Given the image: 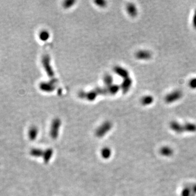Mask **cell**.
Here are the masks:
<instances>
[{"mask_svg": "<svg viewBox=\"0 0 196 196\" xmlns=\"http://www.w3.org/2000/svg\"><path fill=\"white\" fill-rule=\"evenodd\" d=\"M102 154H103V156L104 158H107L109 156V155L110 156V151L108 149H104V151H103Z\"/></svg>", "mask_w": 196, "mask_h": 196, "instance_id": "cell-19", "label": "cell"}, {"mask_svg": "<svg viewBox=\"0 0 196 196\" xmlns=\"http://www.w3.org/2000/svg\"><path fill=\"white\" fill-rule=\"evenodd\" d=\"M98 95V93L94 89L88 92L80 91L79 93L78 96L81 99H86L89 102H93L97 98Z\"/></svg>", "mask_w": 196, "mask_h": 196, "instance_id": "cell-3", "label": "cell"}, {"mask_svg": "<svg viewBox=\"0 0 196 196\" xmlns=\"http://www.w3.org/2000/svg\"><path fill=\"white\" fill-rule=\"evenodd\" d=\"M76 3L75 1L74 0H67V1H65L63 2V6L64 8L66 9H68L69 8L71 7H73L74 4Z\"/></svg>", "mask_w": 196, "mask_h": 196, "instance_id": "cell-15", "label": "cell"}, {"mask_svg": "<svg viewBox=\"0 0 196 196\" xmlns=\"http://www.w3.org/2000/svg\"><path fill=\"white\" fill-rule=\"evenodd\" d=\"M39 36V38L42 41L46 42L50 38V34L48 31L44 30L40 32Z\"/></svg>", "mask_w": 196, "mask_h": 196, "instance_id": "cell-14", "label": "cell"}, {"mask_svg": "<svg viewBox=\"0 0 196 196\" xmlns=\"http://www.w3.org/2000/svg\"><path fill=\"white\" fill-rule=\"evenodd\" d=\"M113 71L115 73L123 79L129 77V72L125 68L120 66H116L114 67Z\"/></svg>", "mask_w": 196, "mask_h": 196, "instance_id": "cell-6", "label": "cell"}, {"mask_svg": "<svg viewBox=\"0 0 196 196\" xmlns=\"http://www.w3.org/2000/svg\"><path fill=\"white\" fill-rule=\"evenodd\" d=\"M133 85V80L131 78L129 77L125 79H123L122 84L120 86V89L124 94L127 93Z\"/></svg>", "mask_w": 196, "mask_h": 196, "instance_id": "cell-5", "label": "cell"}, {"mask_svg": "<svg viewBox=\"0 0 196 196\" xmlns=\"http://www.w3.org/2000/svg\"><path fill=\"white\" fill-rule=\"evenodd\" d=\"M57 83L53 81L50 80L47 82H42L39 84V88L41 91L46 93H51L56 89Z\"/></svg>", "mask_w": 196, "mask_h": 196, "instance_id": "cell-4", "label": "cell"}, {"mask_svg": "<svg viewBox=\"0 0 196 196\" xmlns=\"http://www.w3.org/2000/svg\"><path fill=\"white\" fill-rule=\"evenodd\" d=\"M95 4L98 6L102 8H104L106 7L107 6V2L106 1H103V0H97L94 1Z\"/></svg>", "mask_w": 196, "mask_h": 196, "instance_id": "cell-16", "label": "cell"}, {"mask_svg": "<svg viewBox=\"0 0 196 196\" xmlns=\"http://www.w3.org/2000/svg\"><path fill=\"white\" fill-rule=\"evenodd\" d=\"M61 125V121L59 119H54L52 123V127H51V133L53 135H56L57 134V132Z\"/></svg>", "mask_w": 196, "mask_h": 196, "instance_id": "cell-11", "label": "cell"}, {"mask_svg": "<svg viewBox=\"0 0 196 196\" xmlns=\"http://www.w3.org/2000/svg\"><path fill=\"white\" fill-rule=\"evenodd\" d=\"M42 66L50 80L57 83V80L55 77V74L53 67L51 65V57L48 54H45L43 56L42 59Z\"/></svg>", "mask_w": 196, "mask_h": 196, "instance_id": "cell-1", "label": "cell"}, {"mask_svg": "<svg viewBox=\"0 0 196 196\" xmlns=\"http://www.w3.org/2000/svg\"><path fill=\"white\" fill-rule=\"evenodd\" d=\"M111 126L112 125H111V122H105L104 124H103L102 126L99 128L98 130V135H102V134L106 133V132L108 131L110 129V128H111Z\"/></svg>", "mask_w": 196, "mask_h": 196, "instance_id": "cell-10", "label": "cell"}, {"mask_svg": "<svg viewBox=\"0 0 196 196\" xmlns=\"http://www.w3.org/2000/svg\"><path fill=\"white\" fill-rule=\"evenodd\" d=\"M189 84L190 87L191 88V89H196V77L191 79L189 81Z\"/></svg>", "mask_w": 196, "mask_h": 196, "instance_id": "cell-17", "label": "cell"}, {"mask_svg": "<svg viewBox=\"0 0 196 196\" xmlns=\"http://www.w3.org/2000/svg\"><path fill=\"white\" fill-rule=\"evenodd\" d=\"M154 102V98L151 95H146L142 97L141 100V102L144 106H147L151 104Z\"/></svg>", "mask_w": 196, "mask_h": 196, "instance_id": "cell-12", "label": "cell"}, {"mask_svg": "<svg viewBox=\"0 0 196 196\" xmlns=\"http://www.w3.org/2000/svg\"><path fill=\"white\" fill-rule=\"evenodd\" d=\"M182 92L180 90H175L174 91L172 92L167 95L165 97V102L168 104L173 103L174 102H177L182 98Z\"/></svg>", "mask_w": 196, "mask_h": 196, "instance_id": "cell-2", "label": "cell"}, {"mask_svg": "<svg viewBox=\"0 0 196 196\" xmlns=\"http://www.w3.org/2000/svg\"><path fill=\"white\" fill-rule=\"evenodd\" d=\"M126 11L128 14L132 18L136 17L138 14V11L136 6L133 3H129L127 4Z\"/></svg>", "mask_w": 196, "mask_h": 196, "instance_id": "cell-8", "label": "cell"}, {"mask_svg": "<svg viewBox=\"0 0 196 196\" xmlns=\"http://www.w3.org/2000/svg\"><path fill=\"white\" fill-rule=\"evenodd\" d=\"M103 81L104 84L106 85V87H108L113 84V79L111 75L107 74L104 75L103 78Z\"/></svg>", "mask_w": 196, "mask_h": 196, "instance_id": "cell-13", "label": "cell"}, {"mask_svg": "<svg viewBox=\"0 0 196 196\" xmlns=\"http://www.w3.org/2000/svg\"><path fill=\"white\" fill-rule=\"evenodd\" d=\"M108 94L115 95L120 89V86L116 84H113L108 87H106Z\"/></svg>", "mask_w": 196, "mask_h": 196, "instance_id": "cell-9", "label": "cell"}, {"mask_svg": "<svg viewBox=\"0 0 196 196\" xmlns=\"http://www.w3.org/2000/svg\"><path fill=\"white\" fill-rule=\"evenodd\" d=\"M151 53L148 50H140L138 51L136 54L135 57L137 59L140 60H148L151 58Z\"/></svg>", "mask_w": 196, "mask_h": 196, "instance_id": "cell-7", "label": "cell"}, {"mask_svg": "<svg viewBox=\"0 0 196 196\" xmlns=\"http://www.w3.org/2000/svg\"><path fill=\"white\" fill-rule=\"evenodd\" d=\"M192 24L194 28L196 30V11H195V13L193 17Z\"/></svg>", "mask_w": 196, "mask_h": 196, "instance_id": "cell-18", "label": "cell"}]
</instances>
